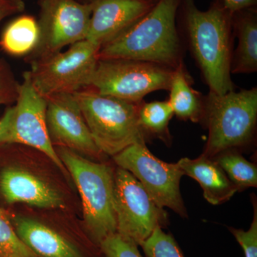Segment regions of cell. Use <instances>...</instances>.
I'll list each match as a JSON object with an SVG mask.
<instances>
[{
    "mask_svg": "<svg viewBox=\"0 0 257 257\" xmlns=\"http://www.w3.org/2000/svg\"><path fill=\"white\" fill-rule=\"evenodd\" d=\"M0 257H39L20 237L3 209H0Z\"/></svg>",
    "mask_w": 257,
    "mask_h": 257,
    "instance_id": "obj_22",
    "label": "cell"
},
{
    "mask_svg": "<svg viewBox=\"0 0 257 257\" xmlns=\"http://www.w3.org/2000/svg\"><path fill=\"white\" fill-rule=\"evenodd\" d=\"M14 105L0 120V146L23 145L43 153L61 170L65 167L51 140L47 124V100L32 85L29 72L19 84Z\"/></svg>",
    "mask_w": 257,
    "mask_h": 257,
    "instance_id": "obj_6",
    "label": "cell"
},
{
    "mask_svg": "<svg viewBox=\"0 0 257 257\" xmlns=\"http://www.w3.org/2000/svg\"><path fill=\"white\" fill-rule=\"evenodd\" d=\"M39 40L38 22L25 15L15 19L5 28L0 39V46L7 53L20 57L33 52Z\"/></svg>",
    "mask_w": 257,
    "mask_h": 257,
    "instance_id": "obj_19",
    "label": "cell"
},
{
    "mask_svg": "<svg viewBox=\"0 0 257 257\" xmlns=\"http://www.w3.org/2000/svg\"><path fill=\"white\" fill-rule=\"evenodd\" d=\"M175 69L145 61L99 60L89 87L104 95L140 103L150 93L169 90Z\"/></svg>",
    "mask_w": 257,
    "mask_h": 257,
    "instance_id": "obj_8",
    "label": "cell"
},
{
    "mask_svg": "<svg viewBox=\"0 0 257 257\" xmlns=\"http://www.w3.org/2000/svg\"><path fill=\"white\" fill-rule=\"evenodd\" d=\"M138 246L117 233L108 236L99 245L105 257H143Z\"/></svg>",
    "mask_w": 257,
    "mask_h": 257,
    "instance_id": "obj_24",
    "label": "cell"
},
{
    "mask_svg": "<svg viewBox=\"0 0 257 257\" xmlns=\"http://www.w3.org/2000/svg\"><path fill=\"white\" fill-rule=\"evenodd\" d=\"M209 138L202 155L213 158L221 152L249 145L257 122V88L204 96Z\"/></svg>",
    "mask_w": 257,
    "mask_h": 257,
    "instance_id": "obj_5",
    "label": "cell"
},
{
    "mask_svg": "<svg viewBox=\"0 0 257 257\" xmlns=\"http://www.w3.org/2000/svg\"><path fill=\"white\" fill-rule=\"evenodd\" d=\"M182 0H158L150 12L99 49V60L145 61L176 69L183 62L177 28Z\"/></svg>",
    "mask_w": 257,
    "mask_h": 257,
    "instance_id": "obj_2",
    "label": "cell"
},
{
    "mask_svg": "<svg viewBox=\"0 0 257 257\" xmlns=\"http://www.w3.org/2000/svg\"><path fill=\"white\" fill-rule=\"evenodd\" d=\"M230 12L231 14L248 8H256L257 0H213Z\"/></svg>",
    "mask_w": 257,
    "mask_h": 257,
    "instance_id": "obj_27",
    "label": "cell"
},
{
    "mask_svg": "<svg viewBox=\"0 0 257 257\" xmlns=\"http://www.w3.org/2000/svg\"><path fill=\"white\" fill-rule=\"evenodd\" d=\"M17 12H18V10L8 2L5 1V0H0V22L6 17L17 13Z\"/></svg>",
    "mask_w": 257,
    "mask_h": 257,
    "instance_id": "obj_28",
    "label": "cell"
},
{
    "mask_svg": "<svg viewBox=\"0 0 257 257\" xmlns=\"http://www.w3.org/2000/svg\"><path fill=\"white\" fill-rule=\"evenodd\" d=\"M177 163L184 175L200 184L204 197L213 205L227 202L239 191L214 158L202 155L196 159L184 157Z\"/></svg>",
    "mask_w": 257,
    "mask_h": 257,
    "instance_id": "obj_15",
    "label": "cell"
},
{
    "mask_svg": "<svg viewBox=\"0 0 257 257\" xmlns=\"http://www.w3.org/2000/svg\"><path fill=\"white\" fill-rule=\"evenodd\" d=\"M158 0H92L86 40L101 47L127 30Z\"/></svg>",
    "mask_w": 257,
    "mask_h": 257,
    "instance_id": "obj_13",
    "label": "cell"
},
{
    "mask_svg": "<svg viewBox=\"0 0 257 257\" xmlns=\"http://www.w3.org/2000/svg\"><path fill=\"white\" fill-rule=\"evenodd\" d=\"M114 209L117 234L140 246L158 226L169 224L168 214L152 199L128 171H114Z\"/></svg>",
    "mask_w": 257,
    "mask_h": 257,
    "instance_id": "obj_9",
    "label": "cell"
},
{
    "mask_svg": "<svg viewBox=\"0 0 257 257\" xmlns=\"http://www.w3.org/2000/svg\"><path fill=\"white\" fill-rule=\"evenodd\" d=\"M5 1L8 2L10 5H13L18 12L23 11L25 9V5L23 0H5Z\"/></svg>",
    "mask_w": 257,
    "mask_h": 257,
    "instance_id": "obj_29",
    "label": "cell"
},
{
    "mask_svg": "<svg viewBox=\"0 0 257 257\" xmlns=\"http://www.w3.org/2000/svg\"><path fill=\"white\" fill-rule=\"evenodd\" d=\"M18 87L11 69L4 61L0 60V106L15 102Z\"/></svg>",
    "mask_w": 257,
    "mask_h": 257,
    "instance_id": "obj_26",
    "label": "cell"
},
{
    "mask_svg": "<svg viewBox=\"0 0 257 257\" xmlns=\"http://www.w3.org/2000/svg\"><path fill=\"white\" fill-rule=\"evenodd\" d=\"M169 91V102L179 119L193 122L204 120V96L193 89L183 62L175 69Z\"/></svg>",
    "mask_w": 257,
    "mask_h": 257,
    "instance_id": "obj_18",
    "label": "cell"
},
{
    "mask_svg": "<svg viewBox=\"0 0 257 257\" xmlns=\"http://www.w3.org/2000/svg\"><path fill=\"white\" fill-rule=\"evenodd\" d=\"M174 116L169 101H141L139 105L138 121L146 138L154 137L170 143L169 124Z\"/></svg>",
    "mask_w": 257,
    "mask_h": 257,
    "instance_id": "obj_20",
    "label": "cell"
},
{
    "mask_svg": "<svg viewBox=\"0 0 257 257\" xmlns=\"http://www.w3.org/2000/svg\"><path fill=\"white\" fill-rule=\"evenodd\" d=\"M13 224L20 237L39 257H84L73 243L40 221L19 215Z\"/></svg>",
    "mask_w": 257,
    "mask_h": 257,
    "instance_id": "obj_16",
    "label": "cell"
},
{
    "mask_svg": "<svg viewBox=\"0 0 257 257\" xmlns=\"http://www.w3.org/2000/svg\"><path fill=\"white\" fill-rule=\"evenodd\" d=\"M74 179L82 199L84 225L92 241L99 243L117 232L114 209V171L62 147L57 152Z\"/></svg>",
    "mask_w": 257,
    "mask_h": 257,
    "instance_id": "obj_3",
    "label": "cell"
},
{
    "mask_svg": "<svg viewBox=\"0 0 257 257\" xmlns=\"http://www.w3.org/2000/svg\"><path fill=\"white\" fill-rule=\"evenodd\" d=\"M158 226L140 244L146 257H184L173 236Z\"/></svg>",
    "mask_w": 257,
    "mask_h": 257,
    "instance_id": "obj_23",
    "label": "cell"
},
{
    "mask_svg": "<svg viewBox=\"0 0 257 257\" xmlns=\"http://www.w3.org/2000/svg\"><path fill=\"white\" fill-rule=\"evenodd\" d=\"M92 11L91 2L41 0L38 22L40 40L33 51L35 60L86 40Z\"/></svg>",
    "mask_w": 257,
    "mask_h": 257,
    "instance_id": "obj_11",
    "label": "cell"
},
{
    "mask_svg": "<svg viewBox=\"0 0 257 257\" xmlns=\"http://www.w3.org/2000/svg\"><path fill=\"white\" fill-rule=\"evenodd\" d=\"M238 190L257 187V167L237 152L228 150L213 157Z\"/></svg>",
    "mask_w": 257,
    "mask_h": 257,
    "instance_id": "obj_21",
    "label": "cell"
},
{
    "mask_svg": "<svg viewBox=\"0 0 257 257\" xmlns=\"http://www.w3.org/2000/svg\"><path fill=\"white\" fill-rule=\"evenodd\" d=\"M100 47L87 40L65 52L34 61L29 71L32 85L43 97L73 94L89 87L97 64Z\"/></svg>",
    "mask_w": 257,
    "mask_h": 257,
    "instance_id": "obj_7",
    "label": "cell"
},
{
    "mask_svg": "<svg viewBox=\"0 0 257 257\" xmlns=\"http://www.w3.org/2000/svg\"><path fill=\"white\" fill-rule=\"evenodd\" d=\"M94 143L103 155L114 157L135 144H146L138 121L140 103L104 95L90 89L74 93Z\"/></svg>",
    "mask_w": 257,
    "mask_h": 257,
    "instance_id": "obj_4",
    "label": "cell"
},
{
    "mask_svg": "<svg viewBox=\"0 0 257 257\" xmlns=\"http://www.w3.org/2000/svg\"><path fill=\"white\" fill-rule=\"evenodd\" d=\"M0 192L9 204L25 203L33 207L55 209L64 207L55 189L28 171L5 167L0 172Z\"/></svg>",
    "mask_w": 257,
    "mask_h": 257,
    "instance_id": "obj_14",
    "label": "cell"
},
{
    "mask_svg": "<svg viewBox=\"0 0 257 257\" xmlns=\"http://www.w3.org/2000/svg\"><path fill=\"white\" fill-rule=\"evenodd\" d=\"M238 47L233 53L231 74H251L257 71V10L248 8L232 14Z\"/></svg>",
    "mask_w": 257,
    "mask_h": 257,
    "instance_id": "obj_17",
    "label": "cell"
},
{
    "mask_svg": "<svg viewBox=\"0 0 257 257\" xmlns=\"http://www.w3.org/2000/svg\"><path fill=\"white\" fill-rule=\"evenodd\" d=\"M112 157L118 167L140 181L159 207L169 208L181 217L187 218L180 192V181L184 175L178 164L157 158L146 144H135Z\"/></svg>",
    "mask_w": 257,
    "mask_h": 257,
    "instance_id": "obj_10",
    "label": "cell"
},
{
    "mask_svg": "<svg viewBox=\"0 0 257 257\" xmlns=\"http://www.w3.org/2000/svg\"><path fill=\"white\" fill-rule=\"evenodd\" d=\"M47 124L52 143L91 157L103 155L96 147L74 94L45 98Z\"/></svg>",
    "mask_w": 257,
    "mask_h": 257,
    "instance_id": "obj_12",
    "label": "cell"
},
{
    "mask_svg": "<svg viewBox=\"0 0 257 257\" xmlns=\"http://www.w3.org/2000/svg\"><path fill=\"white\" fill-rule=\"evenodd\" d=\"M177 15L209 91L221 95L234 90L232 14L217 2L202 11L194 0H182Z\"/></svg>",
    "mask_w": 257,
    "mask_h": 257,
    "instance_id": "obj_1",
    "label": "cell"
},
{
    "mask_svg": "<svg viewBox=\"0 0 257 257\" xmlns=\"http://www.w3.org/2000/svg\"><path fill=\"white\" fill-rule=\"evenodd\" d=\"M253 216L249 229L245 230L229 227L230 232L242 248L245 257H257V204L256 199L252 196Z\"/></svg>",
    "mask_w": 257,
    "mask_h": 257,
    "instance_id": "obj_25",
    "label": "cell"
}]
</instances>
